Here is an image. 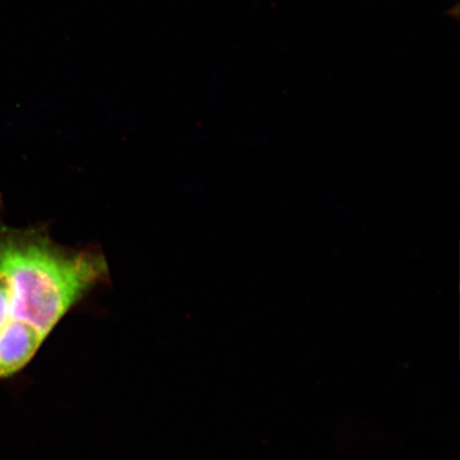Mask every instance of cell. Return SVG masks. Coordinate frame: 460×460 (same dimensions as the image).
Instances as JSON below:
<instances>
[{"label":"cell","instance_id":"obj_1","mask_svg":"<svg viewBox=\"0 0 460 460\" xmlns=\"http://www.w3.org/2000/svg\"><path fill=\"white\" fill-rule=\"evenodd\" d=\"M107 274L100 252L68 250L43 229L0 228V379L26 367Z\"/></svg>","mask_w":460,"mask_h":460}]
</instances>
